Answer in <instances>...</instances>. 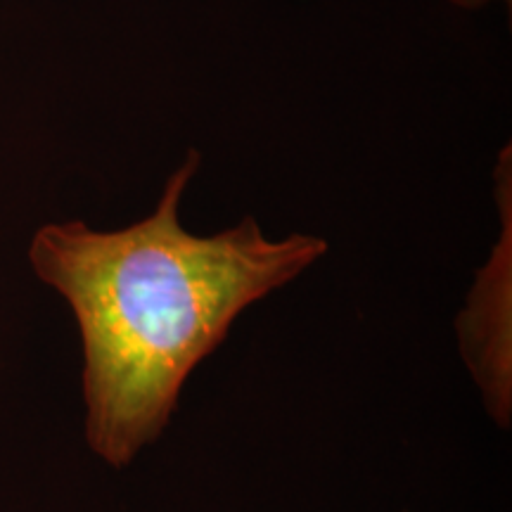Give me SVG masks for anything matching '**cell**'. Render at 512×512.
Returning a JSON list of instances; mask_svg holds the SVG:
<instances>
[{
    "label": "cell",
    "instance_id": "7a4b0ae2",
    "mask_svg": "<svg viewBox=\"0 0 512 512\" xmlns=\"http://www.w3.org/2000/svg\"><path fill=\"white\" fill-rule=\"evenodd\" d=\"M496 197L501 207V240L489 264L477 273L467 306L458 318L463 356L470 363L494 418L508 425L510 415V271H512V155L503 147L496 166Z\"/></svg>",
    "mask_w": 512,
    "mask_h": 512
},
{
    "label": "cell",
    "instance_id": "6da1fadb",
    "mask_svg": "<svg viewBox=\"0 0 512 512\" xmlns=\"http://www.w3.org/2000/svg\"><path fill=\"white\" fill-rule=\"evenodd\" d=\"M200 164L190 150L143 221L119 230L48 223L29 245L38 280L69 304L79 328L86 444L117 470L162 437L185 380L240 313L328 254L318 235L271 240L254 216L192 235L181 202Z\"/></svg>",
    "mask_w": 512,
    "mask_h": 512
},
{
    "label": "cell",
    "instance_id": "3957f363",
    "mask_svg": "<svg viewBox=\"0 0 512 512\" xmlns=\"http://www.w3.org/2000/svg\"><path fill=\"white\" fill-rule=\"evenodd\" d=\"M448 3H453L456 8H463V10H479V8H486V5L496 3V0H448ZM498 3L510 5V0H498Z\"/></svg>",
    "mask_w": 512,
    "mask_h": 512
}]
</instances>
